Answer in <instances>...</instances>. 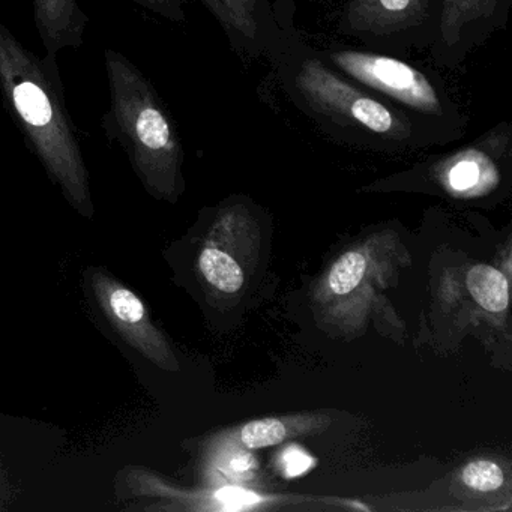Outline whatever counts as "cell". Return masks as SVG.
Here are the masks:
<instances>
[{
  "instance_id": "obj_1",
  "label": "cell",
  "mask_w": 512,
  "mask_h": 512,
  "mask_svg": "<svg viewBox=\"0 0 512 512\" xmlns=\"http://www.w3.org/2000/svg\"><path fill=\"white\" fill-rule=\"evenodd\" d=\"M268 62L293 106L335 142L388 152L442 146L406 113L329 67L301 34Z\"/></svg>"
},
{
  "instance_id": "obj_2",
  "label": "cell",
  "mask_w": 512,
  "mask_h": 512,
  "mask_svg": "<svg viewBox=\"0 0 512 512\" xmlns=\"http://www.w3.org/2000/svg\"><path fill=\"white\" fill-rule=\"evenodd\" d=\"M0 92L29 149L73 208L94 215L89 173L56 56L38 58L0 22Z\"/></svg>"
},
{
  "instance_id": "obj_3",
  "label": "cell",
  "mask_w": 512,
  "mask_h": 512,
  "mask_svg": "<svg viewBox=\"0 0 512 512\" xmlns=\"http://www.w3.org/2000/svg\"><path fill=\"white\" fill-rule=\"evenodd\" d=\"M110 107L103 118L107 137L121 143L134 172L157 199L182 191L181 137L148 77L122 53L104 52Z\"/></svg>"
},
{
  "instance_id": "obj_4",
  "label": "cell",
  "mask_w": 512,
  "mask_h": 512,
  "mask_svg": "<svg viewBox=\"0 0 512 512\" xmlns=\"http://www.w3.org/2000/svg\"><path fill=\"white\" fill-rule=\"evenodd\" d=\"M316 50L329 67L406 113L431 131L442 146L466 134V115L452 98L445 79L433 68L403 56L347 44H329Z\"/></svg>"
},
{
  "instance_id": "obj_5",
  "label": "cell",
  "mask_w": 512,
  "mask_h": 512,
  "mask_svg": "<svg viewBox=\"0 0 512 512\" xmlns=\"http://www.w3.org/2000/svg\"><path fill=\"white\" fill-rule=\"evenodd\" d=\"M440 8L442 0H346L337 31L388 55L425 52L439 35Z\"/></svg>"
},
{
  "instance_id": "obj_6",
  "label": "cell",
  "mask_w": 512,
  "mask_h": 512,
  "mask_svg": "<svg viewBox=\"0 0 512 512\" xmlns=\"http://www.w3.org/2000/svg\"><path fill=\"white\" fill-rule=\"evenodd\" d=\"M512 0H442L439 35L428 50L439 67L457 70L470 53L508 25Z\"/></svg>"
},
{
  "instance_id": "obj_7",
  "label": "cell",
  "mask_w": 512,
  "mask_h": 512,
  "mask_svg": "<svg viewBox=\"0 0 512 512\" xmlns=\"http://www.w3.org/2000/svg\"><path fill=\"white\" fill-rule=\"evenodd\" d=\"M89 278L101 313L119 337L152 364L163 370H178V362L169 343L149 317L143 299L104 269H91Z\"/></svg>"
},
{
  "instance_id": "obj_8",
  "label": "cell",
  "mask_w": 512,
  "mask_h": 512,
  "mask_svg": "<svg viewBox=\"0 0 512 512\" xmlns=\"http://www.w3.org/2000/svg\"><path fill=\"white\" fill-rule=\"evenodd\" d=\"M239 10L256 40L260 58H269L298 37L295 0H238Z\"/></svg>"
},
{
  "instance_id": "obj_9",
  "label": "cell",
  "mask_w": 512,
  "mask_h": 512,
  "mask_svg": "<svg viewBox=\"0 0 512 512\" xmlns=\"http://www.w3.org/2000/svg\"><path fill=\"white\" fill-rule=\"evenodd\" d=\"M34 16L47 55L77 50L85 43L89 19L79 0H34Z\"/></svg>"
},
{
  "instance_id": "obj_10",
  "label": "cell",
  "mask_w": 512,
  "mask_h": 512,
  "mask_svg": "<svg viewBox=\"0 0 512 512\" xmlns=\"http://www.w3.org/2000/svg\"><path fill=\"white\" fill-rule=\"evenodd\" d=\"M472 298L490 313H502L508 308V280L499 269L488 265H476L466 278Z\"/></svg>"
},
{
  "instance_id": "obj_11",
  "label": "cell",
  "mask_w": 512,
  "mask_h": 512,
  "mask_svg": "<svg viewBox=\"0 0 512 512\" xmlns=\"http://www.w3.org/2000/svg\"><path fill=\"white\" fill-rule=\"evenodd\" d=\"M199 269L203 278L220 292L236 293L244 286V271L226 251L205 248L199 256Z\"/></svg>"
},
{
  "instance_id": "obj_12",
  "label": "cell",
  "mask_w": 512,
  "mask_h": 512,
  "mask_svg": "<svg viewBox=\"0 0 512 512\" xmlns=\"http://www.w3.org/2000/svg\"><path fill=\"white\" fill-rule=\"evenodd\" d=\"M367 269V260L359 251H349L340 257L331 274L329 287L335 295H349L361 284Z\"/></svg>"
},
{
  "instance_id": "obj_13",
  "label": "cell",
  "mask_w": 512,
  "mask_h": 512,
  "mask_svg": "<svg viewBox=\"0 0 512 512\" xmlns=\"http://www.w3.org/2000/svg\"><path fill=\"white\" fill-rule=\"evenodd\" d=\"M286 437V427L280 419L266 418L248 422L241 431V440L248 449L278 445Z\"/></svg>"
},
{
  "instance_id": "obj_14",
  "label": "cell",
  "mask_w": 512,
  "mask_h": 512,
  "mask_svg": "<svg viewBox=\"0 0 512 512\" xmlns=\"http://www.w3.org/2000/svg\"><path fill=\"white\" fill-rule=\"evenodd\" d=\"M461 479L467 487L488 493L502 487L505 476L503 470L493 461L479 460L464 467Z\"/></svg>"
},
{
  "instance_id": "obj_15",
  "label": "cell",
  "mask_w": 512,
  "mask_h": 512,
  "mask_svg": "<svg viewBox=\"0 0 512 512\" xmlns=\"http://www.w3.org/2000/svg\"><path fill=\"white\" fill-rule=\"evenodd\" d=\"M140 7L164 17V19L172 20V22L182 23L187 19L185 7L190 0H133Z\"/></svg>"
},
{
  "instance_id": "obj_16",
  "label": "cell",
  "mask_w": 512,
  "mask_h": 512,
  "mask_svg": "<svg viewBox=\"0 0 512 512\" xmlns=\"http://www.w3.org/2000/svg\"><path fill=\"white\" fill-rule=\"evenodd\" d=\"M215 499L226 506V508H245V506L254 505V503L260 502V497L254 494L253 491L242 490L238 487H226L220 488L215 493Z\"/></svg>"
},
{
  "instance_id": "obj_17",
  "label": "cell",
  "mask_w": 512,
  "mask_h": 512,
  "mask_svg": "<svg viewBox=\"0 0 512 512\" xmlns=\"http://www.w3.org/2000/svg\"><path fill=\"white\" fill-rule=\"evenodd\" d=\"M283 464L286 475L290 476V478H295V476L302 475V473L311 469V467H313L314 460L310 455L305 454L302 449L290 448L287 449L286 454H284Z\"/></svg>"
},
{
  "instance_id": "obj_18",
  "label": "cell",
  "mask_w": 512,
  "mask_h": 512,
  "mask_svg": "<svg viewBox=\"0 0 512 512\" xmlns=\"http://www.w3.org/2000/svg\"><path fill=\"white\" fill-rule=\"evenodd\" d=\"M230 466H232V469L238 470V472H244V470L254 467V460L251 455L241 454L238 455V457L233 458Z\"/></svg>"
},
{
  "instance_id": "obj_19",
  "label": "cell",
  "mask_w": 512,
  "mask_h": 512,
  "mask_svg": "<svg viewBox=\"0 0 512 512\" xmlns=\"http://www.w3.org/2000/svg\"><path fill=\"white\" fill-rule=\"evenodd\" d=\"M316 4H328V2H332V0H313Z\"/></svg>"
}]
</instances>
